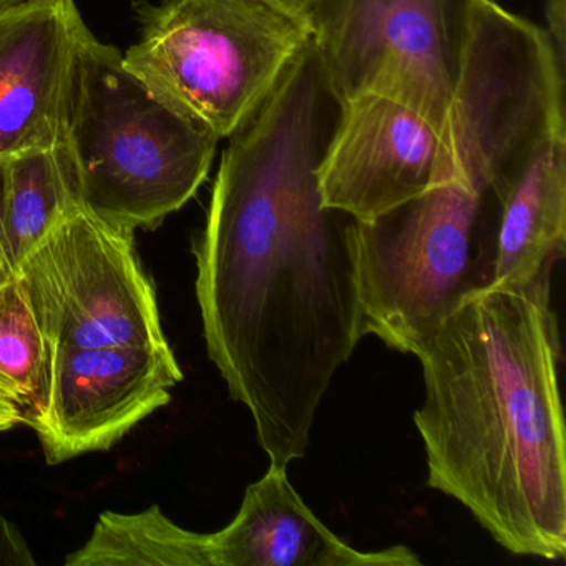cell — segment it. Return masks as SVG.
Here are the masks:
<instances>
[{
  "instance_id": "cell-7",
  "label": "cell",
  "mask_w": 566,
  "mask_h": 566,
  "mask_svg": "<svg viewBox=\"0 0 566 566\" xmlns=\"http://www.w3.org/2000/svg\"><path fill=\"white\" fill-rule=\"evenodd\" d=\"M506 170L459 118L442 130L389 98L357 95L340 104L317 184L324 207L373 221L450 181L486 193Z\"/></svg>"
},
{
  "instance_id": "cell-18",
  "label": "cell",
  "mask_w": 566,
  "mask_h": 566,
  "mask_svg": "<svg viewBox=\"0 0 566 566\" xmlns=\"http://www.w3.org/2000/svg\"><path fill=\"white\" fill-rule=\"evenodd\" d=\"M15 277L6 240V158H0V286Z\"/></svg>"
},
{
  "instance_id": "cell-16",
  "label": "cell",
  "mask_w": 566,
  "mask_h": 566,
  "mask_svg": "<svg viewBox=\"0 0 566 566\" xmlns=\"http://www.w3.org/2000/svg\"><path fill=\"white\" fill-rule=\"evenodd\" d=\"M35 559L22 533L0 513V566H34Z\"/></svg>"
},
{
  "instance_id": "cell-6",
  "label": "cell",
  "mask_w": 566,
  "mask_h": 566,
  "mask_svg": "<svg viewBox=\"0 0 566 566\" xmlns=\"http://www.w3.org/2000/svg\"><path fill=\"white\" fill-rule=\"evenodd\" d=\"M475 0H313L311 44L339 104L379 95L447 130Z\"/></svg>"
},
{
  "instance_id": "cell-9",
  "label": "cell",
  "mask_w": 566,
  "mask_h": 566,
  "mask_svg": "<svg viewBox=\"0 0 566 566\" xmlns=\"http://www.w3.org/2000/svg\"><path fill=\"white\" fill-rule=\"evenodd\" d=\"M184 379L174 350L112 346L51 354L44 410L32 423L51 465L112 449L171 400Z\"/></svg>"
},
{
  "instance_id": "cell-8",
  "label": "cell",
  "mask_w": 566,
  "mask_h": 566,
  "mask_svg": "<svg viewBox=\"0 0 566 566\" xmlns=\"http://www.w3.org/2000/svg\"><path fill=\"white\" fill-rule=\"evenodd\" d=\"M49 347L164 346L154 286L142 271L134 233L78 208L19 264Z\"/></svg>"
},
{
  "instance_id": "cell-13",
  "label": "cell",
  "mask_w": 566,
  "mask_h": 566,
  "mask_svg": "<svg viewBox=\"0 0 566 566\" xmlns=\"http://www.w3.org/2000/svg\"><path fill=\"white\" fill-rule=\"evenodd\" d=\"M78 208L77 185L64 145L6 158V240L14 271Z\"/></svg>"
},
{
  "instance_id": "cell-2",
  "label": "cell",
  "mask_w": 566,
  "mask_h": 566,
  "mask_svg": "<svg viewBox=\"0 0 566 566\" xmlns=\"http://www.w3.org/2000/svg\"><path fill=\"white\" fill-rule=\"evenodd\" d=\"M553 271L470 294L417 354L427 485L516 556H566L562 337Z\"/></svg>"
},
{
  "instance_id": "cell-12",
  "label": "cell",
  "mask_w": 566,
  "mask_h": 566,
  "mask_svg": "<svg viewBox=\"0 0 566 566\" xmlns=\"http://www.w3.org/2000/svg\"><path fill=\"white\" fill-rule=\"evenodd\" d=\"M211 566H417L403 545L360 552L331 532L287 479V467L270 469L244 490L237 516L208 533Z\"/></svg>"
},
{
  "instance_id": "cell-1",
  "label": "cell",
  "mask_w": 566,
  "mask_h": 566,
  "mask_svg": "<svg viewBox=\"0 0 566 566\" xmlns=\"http://www.w3.org/2000/svg\"><path fill=\"white\" fill-rule=\"evenodd\" d=\"M339 112L310 39L231 135L193 250L208 356L277 465L306 455L334 376L366 337L354 218L324 207L317 184Z\"/></svg>"
},
{
  "instance_id": "cell-3",
  "label": "cell",
  "mask_w": 566,
  "mask_h": 566,
  "mask_svg": "<svg viewBox=\"0 0 566 566\" xmlns=\"http://www.w3.org/2000/svg\"><path fill=\"white\" fill-rule=\"evenodd\" d=\"M218 142L85 29L62 144L84 210L130 233L154 230L197 195Z\"/></svg>"
},
{
  "instance_id": "cell-10",
  "label": "cell",
  "mask_w": 566,
  "mask_h": 566,
  "mask_svg": "<svg viewBox=\"0 0 566 566\" xmlns=\"http://www.w3.org/2000/svg\"><path fill=\"white\" fill-rule=\"evenodd\" d=\"M85 29L74 0L0 12V158L64 144Z\"/></svg>"
},
{
  "instance_id": "cell-19",
  "label": "cell",
  "mask_w": 566,
  "mask_h": 566,
  "mask_svg": "<svg viewBox=\"0 0 566 566\" xmlns=\"http://www.w3.org/2000/svg\"><path fill=\"white\" fill-rule=\"evenodd\" d=\"M22 422V412L18 403L4 389H0V432L12 429Z\"/></svg>"
},
{
  "instance_id": "cell-20",
  "label": "cell",
  "mask_w": 566,
  "mask_h": 566,
  "mask_svg": "<svg viewBox=\"0 0 566 566\" xmlns=\"http://www.w3.org/2000/svg\"><path fill=\"white\" fill-rule=\"evenodd\" d=\"M263 2L280 9V11L287 12V14L306 19L307 9H310L313 0H263Z\"/></svg>"
},
{
  "instance_id": "cell-11",
  "label": "cell",
  "mask_w": 566,
  "mask_h": 566,
  "mask_svg": "<svg viewBox=\"0 0 566 566\" xmlns=\"http://www.w3.org/2000/svg\"><path fill=\"white\" fill-rule=\"evenodd\" d=\"M566 248V127L549 134L480 208L482 290L555 271Z\"/></svg>"
},
{
  "instance_id": "cell-5",
  "label": "cell",
  "mask_w": 566,
  "mask_h": 566,
  "mask_svg": "<svg viewBox=\"0 0 566 566\" xmlns=\"http://www.w3.org/2000/svg\"><path fill=\"white\" fill-rule=\"evenodd\" d=\"M482 191L469 181L353 224L357 300L366 336L417 356L480 280Z\"/></svg>"
},
{
  "instance_id": "cell-17",
  "label": "cell",
  "mask_w": 566,
  "mask_h": 566,
  "mask_svg": "<svg viewBox=\"0 0 566 566\" xmlns=\"http://www.w3.org/2000/svg\"><path fill=\"white\" fill-rule=\"evenodd\" d=\"M546 22L548 35L559 61L565 64L566 44V0H546Z\"/></svg>"
},
{
  "instance_id": "cell-4",
  "label": "cell",
  "mask_w": 566,
  "mask_h": 566,
  "mask_svg": "<svg viewBox=\"0 0 566 566\" xmlns=\"http://www.w3.org/2000/svg\"><path fill=\"white\" fill-rule=\"evenodd\" d=\"M307 41L306 19L263 0H167L147 9L124 62L221 140L253 117Z\"/></svg>"
},
{
  "instance_id": "cell-21",
  "label": "cell",
  "mask_w": 566,
  "mask_h": 566,
  "mask_svg": "<svg viewBox=\"0 0 566 566\" xmlns=\"http://www.w3.org/2000/svg\"><path fill=\"white\" fill-rule=\"evenodd\" d=\"M22 2H25V0H0V12L15 8V6L22 4Z\"/></svg>"
},
{
  "instance_id": "cell-14",
  "label": "cell",
  "mask_w": 566,
  "mask_h": 566,
  "mask_svg": "<svg viewBox=\"0 0 566 566\" xmlns=\"http://www.w3.org/2000/svg\"><path fill=\"white\" fill-rule=\"evenodd\" d=\"M65 566H211L207 533L171 522L160 506L140 513L104 512Z\"/></svg>"
},
{
  "instance_id": "cell-15",
  "label": "cell",
  "mask_w": 566,
  "mask_h": 566,
  "mask_svg": "<svg viewBox=\"0 0 566 566\" xmlns=\"http://www.w3.org/2000/svg\"><path fill=\"white\" fill-rule=\"evenodd\" d=\"M48 343L18 276L0 286V389L11 396L32 427L45 406L49 386Z\"/></svg>"
}]
</instances>
